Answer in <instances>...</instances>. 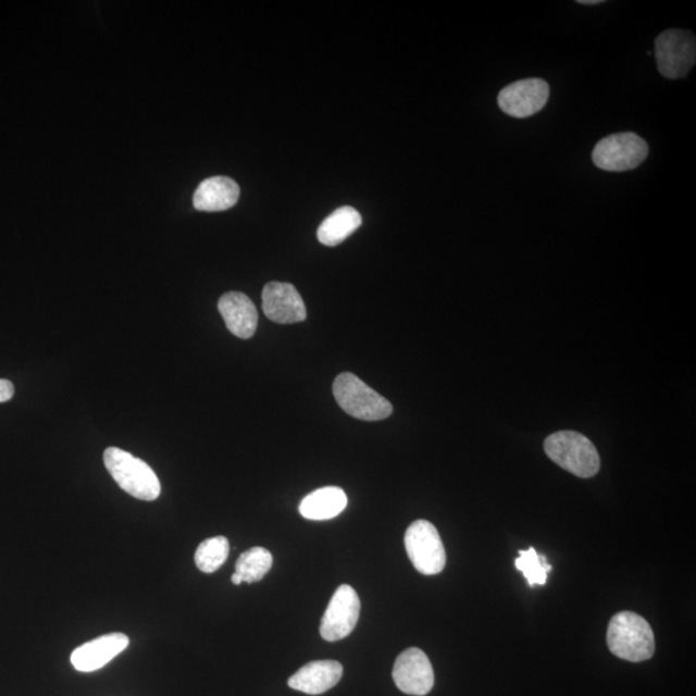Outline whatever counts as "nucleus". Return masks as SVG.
I'll list each match as a JSON object with an SVG mask.
<instances>
[{
    "label": "nucleus",
    "instance_id": "1",
    "mask_svg": "<svg viewBox=\"0 0 696 696\" xmlns=\"http://www.w3.org/2000/svg\"><path fill=\"white\" fill-rule=\"evenodd\" d=\"M607 642L616 657L633 663L649 660L656 652V637L650 624L633 611L618 612L611 618Z\"/></svg>",
    "mask_w": 696,
    "mask_h": 696
},
{
    "label": "nucleus",
    "instance_id": "2",
    "mask_svg": "<svg viewBox=\"0 0 696 696\" xmlns=\"http://www.w3.org/2000/svg\"><path fill=\"white\" fill-rule=\"evenodd\" d=\"M104 468L125 493L137 499L152 502L162 493L157 473L142 459L120 448H108L103 452Z\"/></svg>",
    "mask_w": 696,
    "mask_h": 696
},
{
    "label": "nucleus",
    "instance_id": "3",
    "mask_svg": "<svg viewBox=\"0 0 696 696\" xmlns=\"http://www.w3.org/2000/svg\"><path fill=\"white\" fill-rule=\"evenodd\" d=\"M545 451L561 469L581 478H589L600 471V456L588 437L575 431H559L549 435Z\"/></svg>",
    "mask_w": 696,
    "mask_h": 696
},
{
    "label": "nucleus",
    "instance_id": "4",
    "mask_svg": "<svg viewBox=\"0 0 696 696\" xmlns=\"http://www.w3.org/2000/svg\"><path fill=\"white\" fill-rule=\"evenodd\" d=\"M334 398L348 415L360 421H382L393 414V406L352 373L339 374L333 383Z\"/></svg>",
    "mask_w": 696,
    "mask_h": 696
},
{
    "label": "nucleus",
    "instance_id": "5",
    "mask_svg": "<svg viewBox=\"0 0 696 696\" xmlns=\"http://www.w3.org/2000/svg\"><path fill=\"white\" fill-rule=\"evenodd\" d=\"M649 156V146L644 138L623 132L611 135L598 141L592 151L597 169L607 172H625L637 169Z\"/></svg>",
    "mask_w": 696,
    "mask_h": 696
},
{
    "label": "nucleus",
    "instance_id": "6",
    "mask_svg": "<svg viewBox=\"0 0 696 696\" xmlns=\"http://www.w3.org/2000/svg\"><path fill=\"white\" fill-rule=\"evenodd\" d=\"M407 554L413 567L423 575L440 574L447 566V554L440 534L426 520H417L406 533Z\"/></svg>",
    "mask_w": 696,
    "mask_h": 696
},
{
    "label": "nucleus",
    "instance_id": "7",
    "mask_svg": "<svg viewBox=\"0 0 696 696\" xmlns=\"http://www.w3.org/2000/svg\"><path fill=\"white\" fill-rule=\"evenodd\" d=\"M659 73L667 79L684 78L696 62V39L692 32L671 29L656 39Z\"/></svg>",
    "mask_w": 696,
    "mask_h": 696
},
{
    "label": "nucleus",
    "instance_id": "8",
    "mask_svg": "<svg viewBox=\"0 0 696 696\" xmlns=\"http://www.w3.org/2000/svg\"><path fill=\"white\" fill-rule=\"evenodd\" d=\"M360 598L351 586L343 584L332 597L320 624V635L334 643L350 636L360 617Z\"/></svg>",
    "mask_w": 696,
    "mask_h": 696
},
{
    "label": "nucleus",
    "instance_id": "9",
    "mask_svg": "<svg viewBox=\"0 0 696 696\" xmlns=\"http://www.w3.org/2000/svg\"><path fill=\"white\" fill-rule=\"evenodd\" d=\"M549 99V86L539 78L522 79L505 87L498 95V107L505 114L524 120L539 113Z\"/></svg>",
    "mask_w": 696,
    "mask_h": 696
},
{
    "label": "nucleus",
    "instance_id": "10",
    "mask_svg": "<svg viewBox=\"0 0 696 696\" xmlns=\"http://www.w3.org/2000/svg\"><path fill=\"white\" fill-rule=\"evenodd\" d=\"M393 678L403 694L424 696L433 691L435 674L426 652L417 647L402 651L395 661Z\"/></svg>",
    "mask_w": 696,
    "mask_h": 696
},
{
    "label": "nucleus",
    "instance_id": "11",
    "mask_svg": "<svg viewBox=\"0 0 696 696\" xmlns=\"http://www.w3.org/2000/svg\"><path fill=\"white\" fill-rule=\"evenodd\" d=\"M262 309L271 322L301 323L308 316L301 295L289 283L271 282L262 291Z\"/></svg>",
    "mask_w": 696,
    "mask_h": 696
},
{
    "label": "nucleus",
    "instance_id": "12",
    "mask_svg": "<svg viewBox=\"0 0 696 696\" xmlns=\"http://www.w3.org/2000/svg\"><path fill=\"white\" fill-rule=\"evenodd\" d=\"M129 645L124 633H109L85 645L76 647L72 654V664L79 672H95L120 656Z\"/></svg>",
    "mask_w": 696,
    "mask_h": 696
},
{
    "label": "nucleus",
    "instance_id": "13",
    "mask_svg": "<svg viewBox=\"0 0 696 696\" xmlns=\"http://www.w3.org/2000/svg\"><path fill=\"white\" fill-rule=\"evenodd\" d=\"M219 311L227 330L235 337L249 339L254 336L259 324V312L248 296L239 291H228L219 301Z\"/></svg>",
    "mask_w": 696,
    "mask_h": 696
},
{
    "label": "nucleus",
    "instance_id": "14",
    "mask_svg": "<svg viewBox=\"0 0 696 696\" xmlns=\"http://www.w3.org/2000/svg\"><path fill=\"white\" fill-rule=\"evenodd\" d=\"M344 676V667L336 660H316L306 664L288 680L297 692L320 695L331 691Z\"/></svg>",
    "mask_w": 696,
    "mask_h": 696
},
{
    "label": "nucleus",
    "instance_id": "15",
    "mask_svg": "<svg viewBox=\"0 0 696 696\" xmlns=\"http://www.w3.org/2000/svg\"><path fill=\"white\" fill-rule=\"evenodd\" d=\"M240 187L225 176L207 178L194 194V207L201 212H222L238 203Z\"/></svg>",
    "mask_w": 696,
    "mask_h": 696
},
{
    "label": "nucleus",
    "instance_id": "16",
    "mask_svg": "<svg viewBox=\"0 0 696 696\" xmlns=\"http://www.w3.org/2000/svg\"><path fill=\"white\" fill-rule=\"evenodd\" d=\"M347 504L346 493L340 487L326 486L304 497L299 505V513L308 520H331L343 513Z\"/></svg>",
    "mask_w": 696,
    "mask_h": 696
},
{
    "label": "nucleus",
    "instance_id": "17",
    "mask_svg": "<svg viewBox=\"0 0 696 696\" xmlns=\"http://www.w3.org/2000/svg\"><path fill=\"white\" fill-rule=\"evenodd\" d=\"M363 224L357 209L340 207L334 211L318 229V239L324 246L336 247L351 236Z\"/></svg>",
    "mask_w": 696,
    "mask_h": 696
},
{
    "label": "nucleus",
    "instance_id": "18",
    "mask_svg": "<svg viewBox=\"0 0 696 696\" xmlns=\"http://www.w3.org/2000/svg\"><path fill=\"white\" fill-rule=\"evenodd\" d=\"M273 555L263 547H253L244 552L235 566V573L241 576L243 583H256L273 568Z\"/></svg>",
    "mask_w": 696,
    "mask_h": 696
},
{
    "label": "nucleus",
    "instance_id": "19",
    "mask_svg": "<svg viewBox=\"0 0 696 696\" xmlns=\"http://www.w3.org/2000/svg\"><path fill=\"white\" fill-rule=\"evenodd\" d=\"M229 552V543L225 537H214L200 543L195 552V563L200 572L212 574L224 566Z\"/></svg>",
    "mask_w": 696,
    "mask_h": 696
},
{
    "label": "nucleus",
    "instance_id": "20",
    "mask_svg": "<svg viewBox=\"0 0 696 696\" xmlns=\"http://www.w3.org/2000/svg\"><path fill=\"white\" fill-rule=\"evenodd\" d=\"M519 555L520 557L514 560V567L524 574L529 586H545L548 573L552 570L546 557L539 556L534 548H529L527 551H519Z\"/></svg>",
    "mask_w": 696,
    "mask_h": 696
},
{
    "label": "nucleus",
    "instance_id": "21",
    "mask_svg": "<svg viewBox=\"0 0 696 696\" xmlns=\"http://www.w3.org/2000/svg\"><path fill=\"white\" fill-rule=\"evenodd\" d=\"M15 395V386L11 381L0 380V402L10 401Z\"/></svg>",
    "mask_w": 696,
    "mask_h": 696
},
{
    "label": "nucleus",
    "instance_id": "22",
    "mask_svg": "<svg viewBox=\"0 0 696 696\" xmlns=\"http://www.w3.org/2000/svg\"><path fill=\"white\" fill-rule=\"evenodd\" d=\"M577 3L584 4V5H596V4H601L602 0H577Z\"/></svg>",
    "mask_w": 696,
    "mask_h": 696
},
{
    "label": "nucleus",
    "instance_id": "23",
    "mask_svg": "<svg viewBox=\"0 0 696 696\" xmlns=\"http://www.w3.org/2000/svg\"><path fill=\"white\" fill-rule=\"evenodd\" d=\"M232 582L235 584V586H240V584L243 583L241 576L234 573L232 576Z\"/></svg>",
    "mask_w": 696,
    "mask_h": 696
}]
</instances>
